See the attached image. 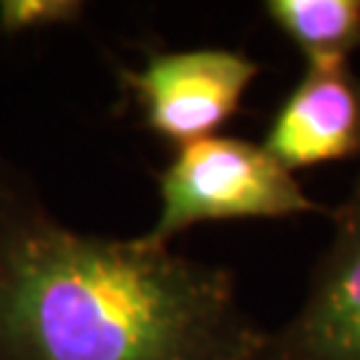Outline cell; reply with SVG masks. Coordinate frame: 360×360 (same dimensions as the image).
I'll return each instance as SVG.
<instances>
[{
  "label": "cell",
  "instance_id": "obj_3",
  "mask_svg": "<svg viewBox=\"0 0 360 360\" xmlns=\"http://www.w3.org/2000/svg\"><path fill=\"white\" fill-rule=\"evenodd\" d=\"M257 75L259 65L248 53L200 46L150 53L123 72V83L144 129L184 147L217 136L240 110Z\"/></svg>",
  "mask_w": 360,
  "mask_h": 360
},
{
  "label": "cell",
  "instance_id": "obj_7",
  "mask_svg": "<svg viewBox=\"0 0 360 360\" xmlns=\"http://www.w3.org/2000/svg\"><path fill=\"white\" fill-rule=\"evenodd\" d=\"M89 11L83 0H0V35L19 38L40 30L80 22Z\"/></svg>",
  "mask_w": 360,
  "mask_h": 360
},
{
  "label": "cell",
  "instance_id": "obj_4",
  "mask_svg": "<svg viewBox=\"0 0 360 360\" xmlns=\"http://www.w3.org/2000/svg\"><path fill=\"white\" fill-rule=\"evenodd\" d=\"M259 360H360V171L331 211V238L302 304L267 331Z\"/></svg>",
  "mask_w": 360,
  "mask_h": 360
},
{
  "label": "cell",
  "instance_id": "obj_1",
  "mask_svg": "<svg viewBox=\"0 0 360 360\" xmlns=\"http://www.w3.org/2000/svg\"><path fill=\"white\" fill-rule=\"evenodd\" d=\"M264 336L224 267L0 190V360H259Z\"/></svg>",
  "mask_w": 360,
  "mask_h": 360
},
{
  "label": "cell",
  "instance_id": "obj_6",
  "mask_svg": "<svg viewBox=\"0 0 360 360\" xmlns=\"http://www.w3.org/2000/svg\"><path fill=\"white\" fill-rule=\"evenodd\" d=\"M262 13L307 62H352L360 51V0H264Z\"/></svg>",
  "mask_w": 360,
  "mask_h": 360
},
{
  "label": "cell",
  "instance_id": "obj_5",
  "mask_svg": "<svg viewBox=\"0 0 360 360\" xmlns=\"http://www.w3.org/2000/svg\"><path fill=\"white\" fill-rule=\"evenodd\" d=\"M262 144L296 176L307 168L360 160V72L352 62H307Z\"/></svg>",
  "mask_w": 360,
  "mask_h": 360
},
{
  "label": "cell",
  "instance_id": "obj_2",
  "mask_svg": "<svg viewBox=\"0 0 360 360\" xmlns=\"http://www.w3.org/2000/svg\"><path fill=\"white\" fill-rule=\"evenodd\" d=\"M315 211H321L318 200L264 144L217 134L174 150L158 176V214L139 238L171 248L181 232L208 221L288 219Z\"/></svg>",
  "mask_w": 360,
  "mask_h": 360
}]
</instances>
